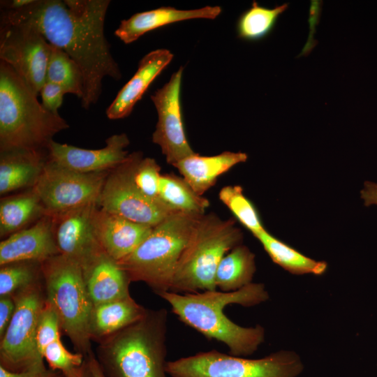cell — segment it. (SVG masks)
Here are the masks:
<instances>
[{
	"label": "cell",
	"instance_id": "obj_17",
	"mask_svg": "<svg viewBox=\"0 0 377 377\" xmlns=\"http://www.w3.org/2000/svg\"><path fill=\"white\" fill-rule=\"evenodd\" d=\"M97 239L104 251L119 261L133 253L153 227L110 214L98 207L94 216Z\"/></svg>",
	"mask_w": 377,
	"mask_h": 377
},
{
	"label": "cell",
	"instance_id": "obj_35",
	"mask_svg": "<svg viewBox=\"0 0 377 377\" xmlns=\"http://www.w3.org/2000/svg\"><path fill=\"white\" fill-rule=\"evenodd\" d=\"M65 94L64 89L59 84L46 81L40 91L43 106L50 112L59 114L58 110L62 104Z\"/></svg>",
	"mask_w": 377,
	"mask_h": 377
},
{
	"label": "cell",
	"instance_id": "obj_26",
	"mask_svg": "<svg viewBox=\"0 0 377 377\" xmlns=\"http://www.w3.org/2000/svg\"><path fill=\"white\" fill-rule=\"evenodd\" d=\"M272 261L294 274L321 275L327 269L323 261L313 260L270 235L265 229L254 235Z\"/></svg>",
	"mask_w": 377,
	"mask_h": 377
},
{
	"label": "cell",
	"instance_id": "obj_19",
	"mask_svg": "<svg viewBox=\"0 0 377 377\" xmlns=\"http://www.w3.org/2000/svg\"><path fill=\"white\" fill-rule=\"evenodd\" d=\"M173 58L167 49H157L147 54L139 62L133 76L118 92L106 110L110 119L128 117L147 88Z\"/></svg>",
	"mask_w": 377,
	"mask_h": 377
},
{
	"label": "cell",
	"instance_id": "obj_16",
	"mask_svg": "<svg viewBox=\"0 0 377 377\" xmlns=\"http://www.w3.org/2000/svg\"><path fill=\"white\" fill-rule=\"evenodd\" d=\"M59 254L54 233L52 217L45 215L0 242V265L17 261L43 263Z\"/></svg>",
	"mask_w": 377,
	"mask_h": 377
},
{
	"label": "cell",
	"instance_id": "obj_15",
	"mask_svg": "<svg viewBox=\"0 0 377 377\" xmlns=\"http://www.w3.org/2000/svg\"><path fill=\"white\" fill-rule=\"evenodd\" d=\"M129 143L126 133L108 137L105 146L97 149L80 148L52 140L48 147V158L81 173L111 171L128 160L130 154L125 149Z\"/></svg>",
	"mask_w": 377,
	"mask_h": 377
},
{
	"label": "cell",
	"instance_id": "obj_10",
	"mask_svg": "<svg viewBox=\"0 0 377 377\" xmlns=\"http://www.w3.org/2000/svg\"><path fill=\"white\" fill-rule=\"evenodd\" d=\"M110 172L81 173L48 158L32 188L38 195L46 215L53 216L87 205L98 204Z\"/></svg>",
	"mask_w": 377,
	"mask_h": 377
},
{
	"label": "cell",
	"instance_id": "obj_41",
	"mask_svg": "<svg viewBox=\"0 0 377 377\" xmlns=\"http://www.w3.org/2000/svg\"><path fill=\"white\" fill-rule=\"evenodd\" d=\"M77 377H94L90 370L89 363L86 358H85L82 371Z\"/></svg>",
	"mask_w": 377,
	"mask_h": 377
},
{
	"label": "cell",
	"instance_id": "obj_6",
	"mask_svg": "<svg viewBox=\"0 0 377 377\" xmlns=\"http://www.w3.org/2000/svg\"><path fill=\"white\" fill-rule=\"evenodd\" d=\"M242 240V233L232 219L202 215L179 258L169 291L193 293L217 290L218 265Z\"/></svg>",
	"mask_w": 377,
	"mask_h": 377
},
{
	"label": "cell",
	"instance_id": "obj_36",
	"mask_svg": "<svg viewBox=\"0 0 377 377\" xmlns=\"http://www.w3.org/2000/svg\"><path fill=\"white\" fill-rule=\"evenodd\" d=\"M15 304L13 296L0 297V339L4 335L13 318Z\"/></svg>",
	"mask_w": 377,
	"mask_h": 377
},
{
	"label": "cell",
	"instance_id": "obj_40",
	"mask_svg": "<svg viewBox=\"0 0 377 377\" xmlns=\"http://www.w3.org/2000/svg\"><path fill=\"white\" fill-rule=\"evenodd\" d=\"M89 363L90 370L94 377H105L99 364L96 358L94 352L85 357Z\"/></svg>",
	"mask_w": 377,
	"mask_h": 377
},
{
	"label": "cell",
	"instance_id": "obj_37",
	"mask_svg": "<svg viewBox=\"0 0 377 377\" xmlns=\"http://www.w3.org/2000/svg\"><path fill=\"white\" fill-rule=\"evenodd\" d=\"M0 377H64V376L59 371L47 367L13 372L0 366Z\"/></svg>",
	"mask_w": 377,
	"mask_h": 377
},
{
	"label": "cell",
	"instance_id": "obj_39",
	"mask_svg": "<svg viewBox=\"0 0 377 377\" xmlns=\"http://www.w3.org/2000/svg\"><path fill=\"white\" fill-rule=\"evenodd\" d=\"M34 0H12V1H1V5L3 6L1 9L3 10H17L24 8L31 3Z\"/></svg>",
	"mask_w": 377,
	"mask_h": 377
},
{
	"label": "cell",
	"instance_id": "obj_20",
	"mask_svg": "<svg viewBox=\"0 0 377 377\" xmlns=\"http://www.w3.org/2000/svg\"><path fill=\"white\" fill-rule=\"evenodd\" d=\"M220 6H205L192 10H179L173 7H160L137 13L121 21L114 35L126 44L138 40L147 32L172 23L192 20L217 17L221 13Z\"/></svg>",
	"mask_w": 377,
	"mask_h": 377
},
{
	"label": "cell",
	"instance_id": "obj_30",
	"mask_svg": "<svg viewBox=\"0 0 377 377\" xmlns=\"http://www.w3.org/2000/svg\"><path fill=\"white\" fill-rule=\"evenodd\" d=\"M41 281V263L17 261L0 265V297L13 296Z\"/></svg>",
	"mask_w": 377,
	"mask_h": 377
},
{
	"label": "cell",
	"instance_id": "obj_22",
	"mask_svg": "<svg viewBox=\"0 0 377 377\" xmlns=\"http://www.w3.org/2000/svg\"><path fill=\"white\" fill-rule=\"evenodd\" d=\"M47 160L48 149L0 151V194L33 188Z\"/></svg>",
	"mask_w": 377,
	"mask_h": 377
},
{
	"label": "cell",
	"instance_id": "obj_13",
	"mask_svg": "<svg viewBox=\"0 0 377 377\" xmlns=\"http://www.w3.org/2000/svg\"><path fill=\"white\" fill-rule=\"evenodd\" d=\"M182 73L183 67H180L166 84L151 96L158 114L152 141L160 147L167 163L172 165L195 153L186 138L182 118Z\"/></svg>",
	"mask_w": 377,
	"mask_h": 377
},
{
	"label": "cell",
	"instance_id": "obj_21",
	"mask_svg": "<svg viewBox=\"0 0 377 377\" xmlns=\"http://www.w3.org/2000/svg\"><path fill=\"white\" fill-rule=\"evenodd\" d=\"M244 152L224 151L214 156H200L195 153L173 166L198 195H202L213 186L217 179L235 165L245 162Z\"/></svg>",
	"mask_w": 377,
	"mask_h": 377
},
{
	"label": "cell",
	"instance_id": "obj_9",
	"mask_svg": "<svg viewBox=\"0 0 377 377\" xmlns=\"http://www.w3.org/2000/svg\"><path fill=\"white\" fill-rule=\"evenodd\" d=\"M13 297L14 314L0 339V366L13 372L45 368L36 341L38 319L46 301L43 279Z\"/></svg>",
	"mask_w": 377,
	"mask_h": 377
},
{
	"label": "cell",
	"instance_id": "obj_33",
	"mask_svg": "<svg viewBox=\"0 0 377 377\" xmlns=\"http://www.w3.org/2000/svg\"><path fill=\"white\" fill-rule=\"evenodd\" d=\"M43 357L49 368L60 371L64 377H77L85 360L83 355L69 351L61 339L48 345L43 353Z\"/></svg>",
	"mask_w": 377,
	"mask_h": 377
},
{
	"label": "cell",
	"instance_id": "obj_25",
	"mask_svg": "<svg viewBox=\"0 0 377 377\" xmlns=\"http://www.w3.org/2000/svg\"><path fill=\"white\" fill-rule=\"evenodd\" d=\"M256 269L254 253L239 244L220 261L215 274L216 287L223 292L239 290L252 283Z\"/></svg>",
	"mask_w": 377,
	"mask_h": 377
},
{
	"label": "cell",
	"instance_id": "obj_8",
	"mask_svg": "<svg viewBox=\"0 0 377 377\" xmlns=\"http://www.w3.org/2000/svg\"><path fill=\"white\" fill-rule=\"evenodd\" d=\"M303 369L301 357L290 350L249 359L211 350L166 363L170 377H297Z\"/></svg>",
	"mask_w": 377,
	"mask_h": 377
},
{
	"label": "cell",
	"instance_id": "obj_3",
	"mask_svg": "<svg viewBox=\"0 0 377 377\" xmlns=\"http://www.w3.org/2000/svg\"><path fill=\"white\" fill-rule=\"evenodd\" d=\"M168 311L147 309L137 321L97 342L95 356L105 377H168Z\"/></svg>",
	"mask_w": 377,
	"mask_h": 377
},
{
	"label": "cell",
	"instance_id": "obj_24",
	"mask_svg": "<svg viewBox=\"0 0 377 377\" xmlns=\"http://www.w3.org/2000/svg\"><path fill=\"white\" fill-rule=\"evenodd\" d=\"M45 215L44 207L32 188L25 193L1 198L0 237H7Z\"/></svg>",
	"mask_w": 377,
	"mask_h": 377
},
{
	"label": "cell",
	"instance_id": "obj_1",
	"mask_svg": "<svg viewBox=\"0 0 377 377\" xmlns=\"http://www.w3.org/2000/svg\"><path fill=\"white\" fill-rule=\"evenodd\" d=\"M109 0H34L17 10H2L1 22L27 23L47 41L64 51L80 67L84 77L81 105L97 103L105 77H121L104 34Z\"/></svg>",
	"mask_w": 377,
	"mask_h": 377
},
{
	"label": "cell",
	"instance_id": "obj_12",
	"mask_svg": "<svg viewBox=\"0 0 377 377\" xmlns=\"http://www.w3.org/2000/svg\"><path fill=\"white\" fill-rule=\"evenodd\" d=\"M133 160V153L126 162L109 172L98 205L110 214L154 227L175 211L140 191L132 178Z\"/></svg>",
	"mask_w": 377,
	"mask_h": 377
},
{
	"label": "cell",
	"instance_id": "obj_5",
	"mask_svg": "<svg viewBox=\"0 0 377 377\" xmlns=\"http://www.w3.org/2000/svg\"><path fill=\"white\" fill-rule=\"evenodd\" d=\"M202 216L175 212L154 226L133 253L117 261L131 281L144 282L156 295L169 291L179 258Z\"/></svg>",
	"mask_w": 377,
	"mask_h": 377
},
{
	"label": "cell",
	"instance_id": "obj_11",
	"mask_svg": "<svg viewBox=\"0 0 377 377\" xmlns=\"http://www.w3.org/2000/svg\"><path fill=\"white\" fill-rule=\"evenodd\" d=\"M50 46L31 24L1 22L0 59L9 65L37 96L46 82Z\"/></svg>",
	"mask_w": 377,
	"mask_h": 377
},
{
	"label": "cell",
	"instance_id": "obj_31",
	"mask_svg": "<svg viewBox=\"0 0 377 377\" xmlns=\"http://www.w3.org/2000/svg\"><path fill=\"white\" fill-rule=\"evenodd\" d=\"M219 197L237 221L253 235L265 229L257 209L244 195L240 186L233 185L223 187L219 191Z\"/></svg>",
	"mask_w": 377,
	"mask_h": 377
},
{
	"label": "cell",
	"instance_id": "obj_27",
	"mask_svg": "<svg viewBox=\"0 0 377 377\" xmlns=\"http://www.w3.org/2000/svg\"><path fill=\"white\" fill-rule=\"evenodd\" d=\"M158 199L175 212L205 214L209 200L198 195L183 177L174 174L161 175Z\"/></svg>",
	"mask_w": 377,
	"mask_h": 377
},
{
	"label": "cell",
	"instance_id": "obj_38",
	"mask_svg": "<svg viewBox=\"0 0 377 377\" xmlns=\"http://www.w3.org/2000/svg\"><path fill=\"white\" fill-rule=\"evenodd\" d=\"M360 195L365 206L377 205V183L365 182Z\"/></svg>",
	"mask_w": 377,
	"mask_h": 377
},
{
	"label": "cell",
	"instance_id": "obj_28",
	"mask_svg": "<svg viewBox=\"0 0 377 377\" xmlns=\"http://www.w3.org/2000/svg\"><path fill=\"white\" fill-rule=\"evenodd\" d=\"M289 8L288 3L267 8L256 1L239 16L236 26L237 36L247 41H258L274 29L279 17Z\"/></svg>",
	"mask_w": 377,
	"mask_h": 377
},
{
	"label": "cell",
	"instance_id": "obj_18",
	"mask_svg": "<svg viewBox=\"0 0 377 377\" xmlns=\"http://www.w3.org/2000/svg\"><path fill=\"white\" fill-rule=\"evenodd\" d=\"M87 290L93 305L131 296V280L117 260L102 251L82 266Z\"/></svg>",
	"mask_w": 377,
	"mask_h": 377
},
{
	"label": "cell",
	"instance_id": "obj_2",
	"mask_svg": "<svg viewBox=\"0 0 377 377\" xmlns=\"http://www.w3.org/2000/svg\"><path fill=\"white\" fill-rule=\"evenodd\" d=\"M157 295L170 304L182 323L207 339L223 343L232 355H251L264 341L265 330L261 325L240 326L223 311L229 304L250 307L266 302L269 294L263 283H251L232 292L215 290L182 294L165 291Z\"/></svg>",
	"mask_w": 377,
	"mask_h": 377
},
{
	"label": "cell",
	"instance_id": "obj_23",
	"mask_svg": "<svg viewBox=\"0 0 377 377\" xmlns=\"http://www.w3.org/2000/svg\"><path fill=\"white\" fill-rule=\"evenodd\" d=\"M147 309L131 296L94 305L89 322L91 341L97 343L137 321Z\"/></svg>",
	"mask_w": 377,
	"mask_h": 377
},
{
	"label": "cell",
	"instance_id": "obj_4",
	"mask_svg": "<svg viewBox=\"0 0 377 377\" xmlns=\"http://www.w3.org/2000/svg\"><path fill=\"white\" fill-rule=\"evenodd\" d=\"M37 96L9 65L0 61V151L47 150L53 137L69 127Z\"/></svg>",
	"mask_w": 377,
	"mask_h": 377
},
{
	"label": "cell",
	"instance_id": "obj_34",
	"mask_svg": "<svg viewBox=\"0 0 377 377\" xmlns=\"http://www.w3.org/2000/svg\"><path fill=\"white\" fill-rule=\"evenodd\" d=\"M61 331L62 330L58 315L52 306L45 301L40 314L36 332L37 345L42 356L48 345L61 339Z\"/></svg>",
	"mask_w": 377,
	"mask_h": 377
},
{
	"label": "cell",
	"instance_id": "obj_7",
	"mask_svg": "<svg viewBox=\"0 0 377 377\" xmlns=\"http://www.w3.org/2000/svg\"><path fill=\"white\" fill-rule=\"evenodd\" d=\"M42 273L46 301L58 315L61 330L75 350L88 357L94 352L89 334L94 305L82 265L59 253L42 263Z\"/></svg>",
	"mask_w": 377,
	"mask_h": 377
},
{
	"label": "cell",
	"instance_id": "obj_14",
	"mask_svg": "<svg viewBox=\"0 0 377 377\" xmlns=\"http://www.w3.org/2000/svg\"><path fill=\"white\" fill-rule=\"evenodd\" d=\"M98 204H90L53 216V233L59 253L82 267L104 251L96 234Z\"/></svg>",
	"mask_w": 377,
	"mask_h": 377
},
{
	"label": "cell",
	"instance_id": "obj_32",
	"mask_svg": "<svg viewBox=\"0 0 377 377\" xmlns=\"http://www.w3.org/2000/svg\"><path fill=\"white\" fill-rule=\"evenodd\" d=\"M161 176V167L154 158H143L140 152L133 153L132 178L142 193L151 200L160 201Z\"/></svg>",
	"mask_w": 377,
	"mask_h": 377
},
{
	"label": "cell",
	"instance_id": "obj_29",
	"mask_svg": "<svg viewBox=\"0 0 377 377\" xmlns=\"http://www.w3.org/2000/svg\"><path fill=\"white\" fill-rule=\"evenodd\" d=\"M50 45L46 81L59 84L66 94H72L81 101L84 96V77L80 67L61 49Z\"/></svg>",
	"mask_w": 377,
	"mask_h": 377
}]
</instances>
